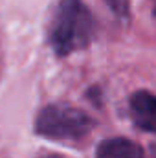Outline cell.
Returning <instances> with one entry per match:
<instances>
[{
    "instance_id": "1",
    "label": "cell",
    "mask_w": 156,
    "mask_h": 158,
    "mask_svg": "<svg viewBox=\"0 0 156 158\" xmlns=\"http://www.w3.org/2000/svg\"><path fill=\"white\" fill-rule=\"evenodd\" d=\"M92 13L83 0H61L50 26V42L57 55H70L88 46Z\"/></svg>"
},
{
    "instance_id": "7",
    "label": "cell",
    "mask_w": 156,
    "mask_h": 158,
    "mask_svg": "<svg viewBox=\"0 0 156 158\" xmlns=\"http://www.w3.org/2000/svg\"><path fill=\"white\" fill-rule=\"evenodd\" d=\"M48 158H55V156H48Z\"/></svg>"
},
{
    "instance_id": "6",
    "label": "cell",
    "mask_w": 156,
    "mask_h": 158,
    "mask_svg": "<svg viewBox=\"0 0 156 158\" xmlns=\"http://www.w3.org/2000/svg\"><path fill=\"white\" fill-rule=\"evenodd\" d=\"M153 7H154V13H156V0H153Z\"/></svg>"
},
{
    "instance_id": "5",
    "label": "cell",
    "mask_w": 156,
    "mask_h": 158,
    "mask_svg": "<svg viewBox=\"0 0 156 158\" xmlns=\"http://www.w3.org/2000/svg\"><path fill=\"white\" fill-rule=\"evenodd\" d=\"M151 156L156 158V143H153V147H151Z\"/></svg>"
},
{
    "instance_id": "2",
    "label": "cell",
    "mask_w": 156,
    "mask_h": 158,
    "mask_svg": "<svg viewBox=\"0 0 156 158\" xmlns=\"http://www.w3.org/2000/svg\"><path fill=\"white\" fill-rule=\"evenodd\" d=\"M35 129L51 140H81L92 131V118L77 107L55 103L37 114Z\"/></svg>"
},
{
    "instance_id": "3",
    "label": "cell",
    "mask_w": 156,
    "mask_h": 158,
    "mask_svg": "<svg viewBox=\"0 0 156 158\" xmlns=\"http://www.w3.org/2000/svg\"><path fill=\"white\" fill-rule=\"evenodd\" d=\"M130 114L140 129L156 134V96L153 92H136L130 98Z\"/></svg>"
},
{
    "instance_id": "4",
    "label": "cell",
    "mask_w": 156,
    "mask_h": 158,
    "mask_svg": "<svg viewBox=\"0 0 156 158\" xmlns=\"http://www.w3.org/2000/svg\"><path fill=\"white\" fill-rule=\"evenodd\" d=\"M96 158H145V153L132 140L109 138L99 143Z\"/></svg>"
}]
</instances>
